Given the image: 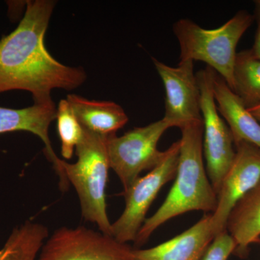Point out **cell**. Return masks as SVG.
Returning <instances> with one entry per match:
<instances>
[{
  "label": "cell",
  "instance_id": "cell-9",
  "mask_svg": "<svg viewBox=\"0 0 260 260\" xmlns=\"http://www.w3.org/2000/svg\"><path fill=\"white\" fill-rule=\"evenodd\" d=\"M153 62L165 88L164 119L179 129L191 123L203 121L194 61H180L177 67L169 66L155 58Z\"/></svg>",
  "mask_w": 260,
  "mask_h": 260
},
{
  "label": "cell",
  "instance_id": "cell-12",
  "mask_svg": "<svg viewBox=\"0 0 260 260\" xmlns=\"http://www.w3.org/2000/svg\"><path fill=\"white\" fill-rule=\"evenodd\" d=\"M212 213L177 237L149 248L134 249L135 260H203L213 242Z\"/></svg>",
  "mask_w": 260,
  "mask_h": 260
},
{
  "label": "cell",
  "instance_id": "cell-15",
  "mask_svg": "<svg viewBox=\"0 0 260 260\" xmlns=\"http://www.w3.org/2000/svg\"><path fill=\"white\" fill-rule=\"evenodd\" d=\"M226 231L236 243L234 253L240 257L247 255L251 244L260 242V179L232 210Z\"/></svg>",
  "mask_w": 260,
  "mask_h": 260
},
{
  "label": "cell",
  "instance_id": "cell-14",
  "mask_svg": "<svg viewBox=\"0 0 260 260\" xmlns=\"http://www.w3.org/2000/svg\"><path fill=\"white\" fill-rule=\"evenodd\" d=\"M82 127L102 136L116 135L129 120L124 109L112 102L90 101L75 94L67 97Z\"/></svg>",
  "mask_w": 260,
  "mask_h": 260
},
{
  "label": "cell",
  "instance_id": "cell-7",
  "mask_svg": "<svg viewBox=\"0 0 260 260\" xmlns=\"http://www.w3.org/2000/svg\"><path fill=\"white\" fill-rule=\"evenodd\" d=\"M214 70L208 67L196 73L203 121V153L207 174L218 194L225 174L235 158L234 141L229 126L219 114L213 93Z\"/></svg>",
  "mask_w": 260,
  "mask_h": 260
},
{
  "label": "cell",
  "instance_id": "cell-11",
  "mask_svg": "<svg viewBox=\"0 0 260 260\" xmlns=\"http://www.w3.org/2000/svg\"><path fill=\"white\" fill-rule=\"evenodd\" d=\"M54 103L49 104H34L32 107L20 109L0 107V134L11 132L25 131L37 135L44 144V153L53 164L59 176L61 190L69 189L70 183L61 167V159L56 156L49 137V127L56 119Z\"/></svg>",
  "mask_w": 260,
  "mask_h": 260
},
{
  "label": "cell",
  "instance_id": "cell-2",
  "mask_svg": "<svg viewBox=\"0 0 260 260\" xmlns=\"http://www.w3.org/2000/svg\"><path fill=\"white\" fill-rule=\"evenodd\" d=\"M179 162L175 181L167 198L140 229L135 246L148 242L160 225L191 211L213 213L217 206V194L208 178L203 161V121L181 128Z\"/></svg>",
  "mask_w": 260,
  "mask_h": 260
},
{
  "label": "cell",
  "instance_id": "cell-5",
  "mask_svg": "<svg viewBox=\"0 0 260 260\" xmlns=\"http://www.w3.org/2000/svg\"><path fill=\"white\" fill-rule=\"evenodd\" d=\"M172 124L162 119L148 125L136 127L120 137L107 138V150L109 167L127 190L141 173L150 171L158 165L165 155L160 151L158 143Z\"/></svg>",
  "mask_w": 260,
  "mask_h": 260
},
{
  "label": "cell",
  "instance_id": "cell-21",
  "mask_svg": "<svg viewBox=\"0 0 260 260\" xmlns=\"http://www.w3.org/2000/svg\"><path fill=\"white\" fill-rule=\"evenodd\" d=\"M248 111L252 114L253 116L259 121L260 124V104H257V105L254 106V107H251L249 108H247Z\"/></svg>",
  "mask_w": 260,
  "mask_h": 260
},
{
  "label": "cell",
  "instance_id": "cell-10",
  "mask_svg": "<svg viewBox=\"0 0 260 260\" xmlns=\"http://www.w3.org/2000/svg\"><path fill=\"white\" fill-rule=\"evenodd\" d=\"M236 155L217 194V206L212 213L214 237L226 231L229 215L244 195L260 179V148L247 142L236 143Z\"/></svg>",
  "mask_w": 260,
  "mask_h": 260
},
{
  "label": "cell",
  "instance_id": "cell-19",
  "mask_svg": "<svg viewBox=\"0 0 260 260\" xmlns=\"http://www.w3.org/2000/svg\"><path fill=\"white\" fill-rule=\"evenodd\" d=\"M235 249V242L225 231L214 238L203 260H228Z\"/></svg>",
  "mask_w": 260,
  "mask_h": 260
},
{
  "label": "cell",
  "instance_id": "cell-4",
  "mask_svg": "<svg viewBox=\"0 0 260 260\" xmlns=\"http://www.w3.org/2000/svg\"><path fill=\"white\" fill-rule=\"evenodd\" d=\"M108 137L83 129V138L75 148L78 160L75 164L62 160L61 167L79 198L82 217L95 224L103 234L112 236L106 201L110 169L107 150Z\"/></svg>",
  "mask_w": 260,
  "mask_h": 260
},
{
  "label": "cell",
  "instance_id": "cell-18",
  "mask_svg": "<svg viewBox=\"0 0 260 260\" xmlns=\"http://www.w3.org/2000/svg\"><path fill=\"white\" fill-rule=\"evenodd\" d=\"M56 119L61 141V154L63 158L70 160L73 157L75 148L83 138V128L67 99L59 102L56 109Z\"/></svg>",
  "mask_w": 260,
  "mask_h": 260
},
{
  "label": "cell",
  "instance_id": "cell-1",
  "mask_svg": "<svg viewBox=\"0 0 260 260\" xmlns=\"http://www.w3.org/2000/svg\"><path fill=\"white\" fill-rule=\"evenodd\" d=\"M55 5L51 0L27 2L17 28L0 39V93L26 90L34 104H49L54 103L51 90H73L86 80L81 68L61 64L46 47L44 37Z\"/></svg>",
  "mask_w": 260,
  "mask_h": 260
},
{
  "label": "cell",
  "instance_id": "cell-16",
  "mask_svg": "<svg viewBox=\"0 0 260 260\" xmlns=\"http://www.w3.org/2000/svg\"><path fill=\"white\" fill-rule=\"evenodd\" d=\"M48 235L49 231L42 224L25 222L13 229L0 249V260H37Z\"/></svg>",
  "mask_w": 260,
  "mask_h": 260
},
{
  "label": "cell",
  "instance_id": "cell-13",
  "mask_svg": "<svg viewBox=\"0 0 260 260\" xmlns=\"http://www.w3.org/2000/svg\"><path fill=\"white\" fill-rule=\"evenodd\" d=\"M213 93L219 114L231 130L234 145L247 142L260 148V124L248 111L242 99L214 71Z\"/></svg>",
  "mask_w": 260,
  "mask_h": 260
},
{
  "label": "cell",
  "instance_id": "cell-3",
  "mask_svg": "<svg viewBox=\"0 0 260 260\" xmlns=\"http://www.w3.org/2000/svg\"><path fill=\"white\" fill-rule=\"evenodd\" d=\"M253 20L245 10L215 29L202 28L188 19L178 20L173 30L180 47V61H204L234 90L238 43Z\"/></svg>",
  "mask_w": 260,
  "mask_h": 260
},
{
  "label": "cell",
  "instance_id": "cell-6",
  "mask_svg": "<svg viewBox=\"0 0 260 260\" xmlns=\"http://www.w3.org/2000/svg\"><path fill=\"white\" fill-rule=\"evenodd\" d=\"M180 140L173 143L161 162L144 177H139L124 191L125 208L119 218L112 223V237L121 243L135 242L143 226L149 208L162 186L175 178L179 162Z\"/></svg>",
  "mask_w": 260,
  "mask_h": 260
},
{
  "label": "cell",
  "instance_id": "cell-8",
  "mask_svg": "<svg viewBox=\"0 0 260 260\" xmlns=\"http://www.w3.org/2000/svg\"><path fill=\"white\" fill-rule=\"evenodd\" d=\"M133 250L101 232L61 227L44 243L37 260H135Z\"/></svg>",
  "mask_w": 260,
  "mask_h": 260
},
{
  "label": "cell",
  "instance_id": "cell-17",
  "mask_svg": "<svg viewBox=\"0 0 260 260\" xmlns=\"http://www.w3.org/2000/svg\"><path fill=\"white\" fill-rule=\"evenodd\" d=\"M234 91L247 108L260 104V59L254 57L250 50L237 54Z\"/></svg>",
  "mask_w": 260,
  "mask_h": 260
},
{
  "label": "cell",
  "instance_id": "cell-20",
  "mask_svg": "<svg viewBox=\"0 0 260 260\" xmlns=\"http://www.w3.org/2000/svg\"><path fill=\"white\" fill-rule=\"evenodd\" d=\"M256 16H257V30L254 41V46L252 49H250L251 54L256 59H260V0L255 2Z\"/></svg>",
  "mask_w": 260,
  "mask_h": 260
}]
</instances>
